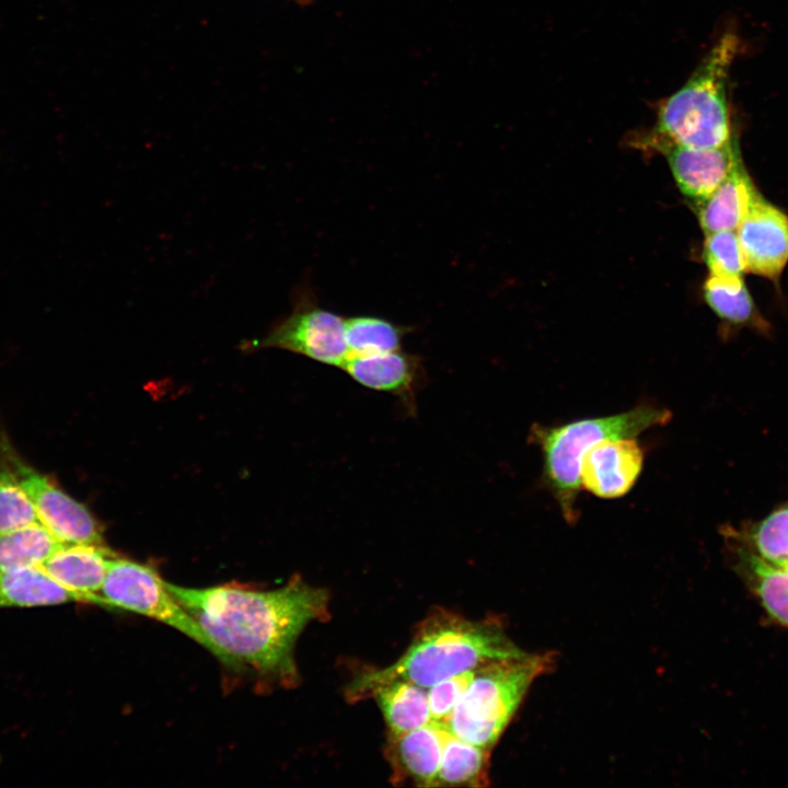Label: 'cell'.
I'll use <instances>...</instances> for the list:
<instances>
[{
  "mask_svg": "<svg viewBox=\"0 0 788 788\" xmlns=\"http://www.w3.org/2000/svg\"><path fill=\"white\" fill-rule=\"evenodd\" d=\"M671 418L669 409L645 403L615 415L531 427L529 440L542 454L543 485L556 500L567 523L575 524L579 518L577 499L582 488L580 464L584 453L601 440L635 438L652 427L664 426Z\"/></svg>",
  "mask_w": 788,
  "mask_h": 788,
  "instance_id": "obj_3",
  "label": "cell"
},
{
  "mask_svg": "<svg viewBox=\"0 0 788 788\" xmlns=\"http://www.w3.org/2000/svg\"><path fill=\"white\" fill-rule=\"evenodd\" d=\"M783 569H785V570H787V571H788V567H787V568H783Z\"/></svg>",
  "mask_w": 788,
  "mask_h": 788,
  "instance_id": "obj_27",
  "label": "cell"
},
{
  "mask_svg": "<svg viewBox=\"0 0 788 788\" xmlns=\"http://www.w3.org/2000/svg\"><path fill=\"white\" fill-rule=\"evenodd\" d=\"M765 561L779 568L788 567V506L772 512L753 525L746 534L726 531Z\"/></svg>",
  "mask_w": 788,
  "mask_h": 788,
  "instance_id": "obj_21",
  "label": "cell"
},
{
  "mask_svg": "<svg viewBox=\"0 0 788 788\" xmlns=\"http://www.w3.org/2000/svg\"><path fill=\"white\" fill-rule=\"evenodd\" d=\"M101 595L109 607L130 611L162 622L212 653V646L198 623L172 594L167 582L150 566L112 557Z\"/></svg>",
  "mask_w": 788,
  "mask_h": 788,
  "instance_id": "obj_6",
  "label": "cell"
},
{
  "mask_svg": "<svg viewBox=\"0 0 788 788\" xmlns=\"http://www.w3.org/2000/svg\"><path fill=\"white\" fill-rule=\"evenodd\" d=\"M1 449L39 521L61 543L105 546L103 526L84 505L25 463L7 442Z\"/></svg>",
  "mask_w": 788,
  "mask_h": 788,
  "instance_id": "obj_8",
  "label": "cell"
},
{
  "mask_svg": "<svg viewBox=\"0 0 788 788\" xmlns=\"http://www.w3.org/2000/svg\"><path fill=\"white\" fill-rule=\"evenodd\" d=\"M298 3L308 4L311 0H296Z\"/></svg>",
  "mask_w": 788,
  "mask_h": 788,
  "instance_id": "obj_26",
  "label": "cell"
},
{
  "mask_svg": "<svg viewBox=\"0 0 788 788\" xmlns=\"http://www.w3.org/2000/svg\"><path fill=\"white\" fill-rule=\"evenodd\" d=\"M644 460V449L635 438L601 440L581 460V487L602 499L623 497L637 482Z\"/></svg>",
  "mask_w": 788,
  "mask_h": 788,
  "instance_id": "obj_11",
  "label": "cell"
},
{
  "mask_svg": "<svg viewBox=\"0 0 788 788\" xmlns=\"http://www.w3.org/2000/svg\"><path fill=\"white\" fill-rule=\"evenodd\" d=\"M410 331L376 316L345 318V337L349 356H368L399 350Z\"/></svg>",
  "mask_w": 788,
  "mask_h": 788,
  "instance_id": "obj_20",
  "label": "cell"
},
{
  "mask_svg": "<svg viewBox=\"0 0 788 788\" xmlns=\"http://www.w3.org/2000/svg\"><path fill=\"white\" fill-rule=\"evenodd\" d=\"M758 194L741 161L723 183L698 201V219L705 233L737 231Z\"/></svg>",
  "mask_w": 788,
  "mask_h": 788,
  "instance_id": "obj_15",
  "label": "cell"
},
{
  "mask_svg": "<svg viewBox=\"0 0 788 788\" xmlns=\"http://www.w3.org/2000/svg\"><path fill=\"white\" fill-rule=\"evenodd\" d=\"M0 534L40 522L27 494L19 484L3 452L0 454Z\"/></svg>",
  "mask_w": 788,
  "mask_h": 788,
  "instance_id": "obj_23",
  "label": "cell"
},
{
  "mask_svg": "<svg viewBox=\"0 0 788 788\" xmlns=\"http://www.w3.org/2000/svg\"><path fill=\"white\" fill-rule=\"evenodd\" d=\"M474 671L445 677L428 687V705L431 721L443 723L449 720L459 700L470 686Z\"/></svg>",
  "mask_w": 788,
  "mask_h": 788,
  "instance_id": "obj_25",
  "label": "cell"
},
{
  "mask_svg": "<svg viewBox=\"0 0 788 788\" xmlns=\"http://www.w3.org/2000/svg\"><path fill=\"white\" fill-rule=\"evenodd\" d=\"M553 651L495 661L475 670L447 729L456 738L491 750L533 682L556 664Z\"/></svg>",
  "mask_w": 788,
  "mask_h": 788,
  "instance_id": "obj_5",
  "label": "cell"
},
{
  "mask_svg": "<svg viewBox=\"0 0 788 788\" xmlns=\"http://www.w3.org/2000/svg\"><path fill=\"white\" fill-rule=\"evenodd\" d=\"M737 234L746 271L777 279L788 262V216L758 194Z\"/></svg>",
  "mask_w": 788,
  "mask_h": 788,
  "instance_id": "obj_10",
  "label": "cell"
},
{
  "mask_svg": "<svg viewBox=\"0 0 788 788\" xmlns=\"http://www.w3.org/2000/svg\"><path fill=\"white\" fill-rule=\"evenodd\" d=\"M647 147L662 152L681 192L699 201L708 197L742 161L733 137L716 148H692L646 136Z\"/></svg>",
  "mask_w": 788,
  "mask_h": 788,
  "instance_id": "obj_9",
  "label": "cell"
},
{
  "mask_svg": "<svg viewBox=\"0 0 788 788\" xmlns=\"http://www.w3.org/2000/svg\"><path fill=\"white\" fill-rule=\"evenodd\" d=\"M115 554L105 545L62 544L39 567L65 588L109 607L101 595L108 561Z\"/></svg>",
  "mask_w": 788,
  "mask_h": 788,
  "instance_id": "obj_14",
  "label": "cell"
},
{
  "mask_svg": "<svg viewBox=\"0 0 788 788\" xmlns=\"http://www.w3.org/2000/svg\"><path fill=\"white\" fill-rule=\"evenodd\" d=\"M372 696L391 734H401L421 728L431 721L428 694L425 687L406 681H389L373 686L366 697Z\"/></svg>",
  "mask_w": 788,
  "mask_h": 788,
  "instance_id": "obj_17",
  "label": "cell"
},
{
  "mask_svg": "<svg viewBox=\"0 0 788 788\" xmlns=\"http://www.w3.org/2000/svg\"><path fill=\"white\" fill-rule=\"evenodd\" d=\"M739 46L735 34L721 35L685 84L660 103L657 124L647 136L692 148L731 141L727 81Z\"/></svg>",
  "mask_w": 788,
  "mask_h": 788,
  "instance_id": "obj_4",
  "label": "cell"
},
{
  "mask_svg": "<svg viewBox=\"0 0 788 788\" xmlns=\"http://www.w3.org/2000/svg\"><path fill=\"white\" fill-rule=\"evenodd\" d=\"M704 258L711 276L742 277L745 259L737 231H717L706 234Z\"/></svg>",
  "mask_w": 788,
  "mask_h": 788,
  "instance_id": "obj_24",
  "label": "cell"
},
{
  "mask_svg": "<svg viewBox=\"0 0 788 788\" xmlns=\"http://www.w3.org/2000/svg\"><path fill=\"white\" fill-rule=\"evenodd\" d=\"M525 652L498 621H472L437 609L418 624L401 658L389 667L357 675L347 694L349 699L364 698L373 686L395 680L428 688L451 675Z\"/></svg>",
  "mask_w": 788,
  "mask_h": 788,
  "instance_id": "obj_2",
  "label": "cell"
},
{
  "mask_svg": "<svg viewBox=\"0 0 788 788\" xmlns=\"http://www.w3.org/2000/svg\"><path fill=\"white\" fill-rule=\"evenodd\" d=\"M448 733L445 725L433 721L409 732L387 733L384 753L393 783L432 787Z\"/></svg>",
  "mask_w": 788,
  "mask_h": 788,
  "instance_id": "obj_12",
  "label": "cell"
},
{
  "mask_svg": "<svg viewBox=\"0 0 788 788\" xmlns=\"http://www.w3.org/2000/svg\"><path fill=\"white\" fill-rule=\"evenodd\" d=\"M241 348H279L340 368L349 357L345 318L322 308L306 288L297 290L290 314L274 323L264 337L244 341Z\"/></svg>",
  "mask_w": 788,
  "mask_h": 788,
  "instance_id": "obj_7",
  "label": "cell"
},
{
  "mask_svg": "<svg viewBox=\"0 0 788 788\" xmlns=\"http://www.w3.org/2000/svg\"><path fill=\"white\" fill-rule=\"evenodd\" d=\"M61 543L42 522L0 534V570L40 566Z\"/></svg>",
  "mask_w": 788,
  "mask_h": 788,
  "instance_id": "obj_19",
  "label": "cell"
},
{
  "mask_svg": "<svg viewBox=\"0 0 788 788\" xmlns=\"http://www.w3.org/2000/svg\"><path fill=\"white\" fill-rule=\"evenodd\" d=\"M359 384L380 392L397 395L412 410L415 394L422 378L419 357L399 350L349 356L341 367Z\"/></svg>",
  "mask_w": 788,
  "mask_h": 788,
  "instance_id": "obj_13",
  "label": "cell"
},
{
  "mask_svg": "<svg viewBox=\"0 0 788 788\" xmlns=\"http://www.w3.org/2000/svg\"><path fill=\"white\" fill-rule=\"evenodd\" d=\"M709 306L725 321L746 324L753 321L755 308L743 277L709 276L704 286Z\"/></svg>",
  "mask_w": 788,
  "mask_h": 788,
  "instance_id": "obj_22",
  "label": "cell"
},
{
  "mask_svg": "<svg viewBox=\"0 0 788 788\" xmlns=\"http://www.w3.org/2000/svg\"><path fill=\"white\" fill-rule=\"evenodd\" d=\"M68 602L90 603L86 596L65 588L39 566L0 570V609Z\"/></svg>",
  "mask_w": 788,
  "mask_h": 788,
  "instance_id": "obj_16",
  "label": "cell"
},
{
  "mask_svg": "<svg viewBox=\"0 0 788 788\" xmlns=\"http://www.w3.org/2000/svg\"><path fill=\"white\" fill-rule=\"evenodd\" d=\"M490 752L449 731L432 787L488 786Z\"/></svg>",
  "mask_w": 788,
  "mask_h": 788,
  "instance_id": "obj_18",
  "label": "cell"
},
{
  "mask_svg": "<svg viewBox=\"0 0 788 788\" xmlns=\"http://www.w3.org/2000/svg\"><path fill=\"white\" fill-rule=\"evenodd\" d=\"M167 587L222 663L252 670L287 687L298 683L293 657L298 637L312 621L328 617L327 590L298 575L274 590L236 583L194 589L167 582Z\"/></svg>",
  "mask_w": 788,
  "mask_h": 788,
  "instance_id": "obj_1",
  "label": "cell"
}]
</instances>
